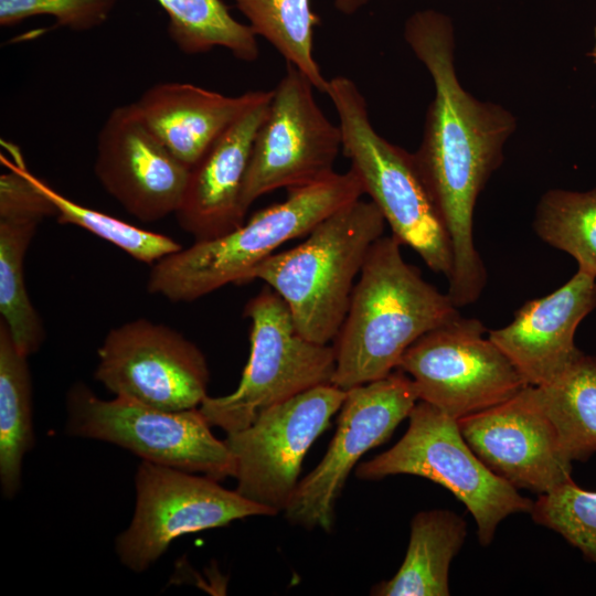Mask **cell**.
<instances>
[{"label":"cell","instance_id":"cell-3","mask_svg":"<svg viewBox=\"0 0 596 596\" xmlns=\"http://www.w3.org/2000/svg\"><path fill=\"white\" fill-rule=\"evenodd\" d=\"M363 194L352 168L287 189L284 201L257 211L240 227L195 241L155 263L147 289L172 302H190L225 285L244 284L251 270L279 246L306 236L327 216Z\"/></svg>","mask_w":596,"mask_h":596},{"label":"cell","instance_id":"cell-25","mask_svg":"<svg viewBox=\"0 0 596 596\" xmlns=\"http://www.w3.org/2000/svg\"><path fill=\"white\" fill-rule=\"evenodd\" d=\"M258 36L269 42L326 94V79L313 56V30L318 17L310 9V0H234Z\"/></svg>","mask_w":596,"mask_h":596},{"label":"cell","instance_id":"cell-8","mask_svg":"<svg viewBox=\"0 0 596 596\" xmlns=\"http://www.w3.org/2000/svg\"><path fill=\"white\" fill-rule=\"evenodd\" d=\"M66 433L120 446L141 460L222 480L234 477L225 440L211 432L200 408L164 411L115 396L99 398L87 385L66 395Z\"/></svg>","mask_w":596,"mask_h":596},{"label":"cell","instance_id":"cell-23","mask_svg":"<svg viewBox=\"0 0 596 596\" xmlns=\"http://www.w3.org/2000/svg\"><path fill=\"white\" fill-rule=\"evenodd\" d=\"M570 461L596 453V356L582 353L558 376L535 386Z\"/></svg>","mask_w":596,"mask_h":596},{"label":"cell","instance_id":"cell-28","mask_svg":"<svg viewBox=\"0 0 596 596\" xmlns=\"http://www.w3.org/2000/svg\"><path fill=\"white\" fill-rule=\"evenodd\" d=\"M530 513L538 524L560 533L596 564V491L570 480L540 494Z\"/></svg>","mask_w":596,"mask_h":596},{"label":"cell","instance_id":"cell-24","mask_svg":"<svg viewBox=\"0 0 596 596\" xmlns=\"http://www.w3.org/2000/svg\"><path fill=\"white\" fill-rule=\"evenodd\" d=\"M156 1L167 12L170 38L182 52L223 47L243 61L257 58V35L248 24L236 21L221 0Z\"/></svg>","mask_w":596,"mask_h":596},{"label":"cell","instance_id":"cell-21","mask_svg":"<svg viewBox=\"0 0 596 596\" xmlns=\"http://www.w3.org/2000/svg\"><path fill=\"white\" fill-rule=\"evenodd\" d=\"M467 535L466 522L448 510L418 512L411 523L405 558L397 573L375 585L377 596H448L449 566Z\"/></svg>","mask_w":596,"mask_h":596},{"label":"cell","instance_id":"cell-5","mask_svg":"<svg viewBox=\"0 0 596 596\" xmlns=\"http://www.w3.org/2000/svg\"><path fill=\"white\" fill-rule=\"evenodd\" d=\"M326 94L339 118L342 152L392 235L449 280L454 270L450 238L414 155L376 132L365 99L351 78L340 75L329 79Z\"/></svg>","mask_w":596,"mask_h":596},{"label":"cell","instance_id":"cell-6","mask_svg":"<svg viewBox=\"0 0 596 596\" xmlns=\"http://www.w3.org/2000/svg\"><path fill=\"white\" fill-rule=\"evenodd\" d=\"M244 317L251 322V350L236 390L207 395L199 406L207 423L226 434L247 427L274 405L330 384L336 370L334 348L302 337L286 302L269 286L249 299Z\"/></svg>","mask_w":596,"mask_h":596},{"label":"cell","instance_id":"cell-15","mask_svg":"<svg viewBox=\"0 0 596 596\" xmlns=\"http://www.w3.org/2000/svg\"><path fill=\"white\" fill-rule=\"evenodd\" d=\"M473 453L517 489L547 493L572 480V461L543 409L535 386L511 398L457 419Z\"/></svg>","mask_w":596,"mask_h":596},{"label":"cell","instance_id":"cell-13","mask_svg":"<svg viewBox=\"0 0 596 596\" xmlns=\"http://www.w3.org/2000/svg\"><path fill=\"white\" fill-rule=\"evenodd\" d=\"M417 401L413 380L398 369L347 390L328 450L299 480L284 510L286 519L304 528L330 531L334 505L350 471L366 451L390 438Z\"/></svg>","mask_w":596,"mask_h":596},{"label":"cell","instance_id":"cell-19","mask_svg":"<svg viewBox=\"0 0 596 596\" xmlns=\"http://www.w3.org/2000/svg\"><path fill=\"white\" fill-rule=\"evenodd\" d=\"M273 91L244 111L190 168L182 201L174 213L195 241L222 236L245 222L242 191L253 143Z\"/></svg>","mask_w":596,"mask_h":596},{"label":"cell","instance_id":"cell-30","mask_svg":"<svg viewBox=\"0 0 596 596\" xmlns=\"http://www.w3.org/2000/svg\"><path fill=\"white\" fill-rule=\"evenodd\" d=\"M369 0H334L337 9L344 14H352L361 9Z\"/></svg>","mask_w":596,"mask_h":596},{"label":"cell","instance_id":"cell-4","mask_svg":"<svg viewBox=\"0 0 596 596\" xmlns=\"http://www.w3.org/2000/svg\"><path fill=\"white\" fill-rule=\"evenodd\" d=\"M385 223L375 203L360 198L322 220L299 245L256 265L246 283L264 281L286 302L302 337L328 344L339 333L355 280Z\"/></svg>","mask_w":596,"mask_h":596},{"label":"cell","instance_id":"cell-20","mask_svg":"<svg viewBox=\"0 0 596 596\" xmlns=\"http://www.w3.org/2000/svg\"><path fill=\"white\" fill-rule=\"evenodd\" d=\"M266 91L225 96L188 83H160L135 103L157 138L187 167H193L212 143Z\"/></svg>","mask_w":596,"mask_h":596},{"label":"cell","instance_id":"cell-11","mask_svg":"<svg viewBox=\"0 0 596 596\" xmlns=\"http://www.w3.org/2000/svg\"><path fill=\"white\" fill-rule=\"evenodd\" d=\"M313 88L287 63L253 143L242 191L245 211L266 193L307 185L336 172L341 130L318 106Z\"/></svg>","mask_w":596,"mask_h":596},{"label":"cell","instance_id":"cell-16","mask_svg":"<svg viewBox=\"0 0 596 596\" xmlns=\"http://www.w3.org/2000/svg\"><path fill=\"white\" fill-rule=\"evenodd\" d=\"M94 170L106 192L147 223L177 212L190 172L147 127L132 103L116 107L106 118Z\"/></svg>","mask_w":596,"mask_h":596},{"label":"cell","instance_id":"cell-17","mask_svg":"<svg viewBox=\"0 0 596 596\" xmlns=\"http://www.w3.org/2000/svg\"><path fill=\"white\" fill-rule=\"evenodd\" d=\"M595 308L596 277L577 270L550 295L526 301L509 324L488 337L528 385H545L583 353L575 332Z\"/></svg>","mask_w":596,"mask_h":596},{"label":"cell","instance_id":"cell-9","mask_svg":"<svg viewBox=\"0 0 596 596\" xmlns=\"http://www.w3.org/2000/svg\"><path fill=\"white\" fill-rule=\"evenodd\" d=\"M135 489L132 519L115 542L120 563L135 573L147 571L181 535L275 514L216 479L146 460L137 467Z\"/></svg>","mask_w":596,"mask_h":596},{"label":"cell","instance_id":"cell-1","mask_svg":"<svg viewBox=\"0 0 596 596\" xmlns=\"http://www.w3.org/2000/svg\"><path fill=\"white\" fill-rule=\"evenodd\" d=\"M405 39L435 85L424 138L414 157L451 243L454 270L447 294L458 308L465 307L479 298L487 283L473 242V210L501 161L512 118L500 107L478 102L459 84L447 17L430 10L413 14L405 24Z\"/></svg>","mask_w":596,"mask_h":596},{"label":"cell","instance_id":"cell-7","mask_svg":"<svg viewBox=\"0 0 596 596\" xmlns=\"http://www.w3.org/2000/svg\"><path fill=\"white\" fill-rule=\"evenodd\" d=\"M404 436L389 450L358 465L355 476L379 480L393 475H414L448 489L477 523L486 546L498 524L512 513L531 512L533 501L489 469L461 435L457 419L419 401L409 415Z\"/></svg>","mask_w":596,"mask_h":596},{"label":"cell","instance_id":"cell-10","mask_svg":"<svg viewBox=\"0 0 596 596\" xmlns=\"http://www.w3.org/2000/svg\"><path fill=\"white\" fill-rule=\"evenodd\" d=\"M485 332L478 319L458 315L416 340L397 369L413 380L419 401L455 419L496 406L528 384Z\"/></svg>","mask_w":596,"mask_h":596},{"label":"cell","instance_id":"cell-12","mask_svg":"<svg viewBox=\"0 0 596 596\" xmlns=\"http://www.w3.org/2000/svg\"><path fill=\"white\" fill-rule=\"evenodd\" d=\"M347 391L323 384L262 412L247 427L228 433L236 491L275 514L284 511L310 446L340 411Z\"/></svg>","mask_w":596,"mask_h":596},{"label":"cell","instance_id":"cell-14","mask_svg":"<svg viewBox=\"0 0 596 596\" xmlns=\"http://www.w3.org/2000/svg\"><path fill=\"white\" fill-rule=\"evenodd\" d=\"M97 355L95 379L115 396L164 411L196 408L207 396L205 356L166 324L140 318L113 328Z\"/></svg>","mask_w":596,"mask_h":596},{"label":"cell","instance_id":"cell-29","mask_svg":"<svg viewBox=\"0 0 596 596\" xmlns=\"http://www.w3.org/2000/svg\"><path fill=\"white\" fill-rule=\"evenodd\" d=\"M118 0H0V24L51 15L58 25L86 31L100 25Z\"/></svg>","mask_w":596,"mask_h":596},{"label":"cell","instance_id":"cell-18","mask_svg":"<svg viewBox=\"0 0 596 596\" xmlns=\"http://www.w3.org/2000/svg\"><path fill=\"white\" fill-rule=\"evenodd\" d=\"M12 160L1 156L8 171L0 177V313L17 348L26 356L44 341L42 319L24 281V258L38 225L56 209L31 181L20 150L6 142Z\"/></svg>","mask_w":596,"mask_h":596},{"label":"cell","instance_id":"cell-2","mask_svg":"<svg viewBox=\"0 0 596 596\" xmlns=\"http://www.w3.org/2000/svg\"><path fill=\"white\" fill-rule=\"evenodd\" d=\"M382 235L371 246L337 336L331 383L344 391L385 377L428 331L459 315L448 294L426 281Z\"/></svg>","mask_w":596,"mask_h":596},{"label":"cell","instance_id":"cell-22","mask_svg":"<svg viewBox=\"0 0 596 596\" xmlns=\"http://www.w3.org/2000/svg\"><path fill=\"white\" fill-rule=\"evenodd\" d=\"M28 358L0 321V486L8 499L21 487L23 460L34 445Z\"/></svg>","mask_w":596,"mask_h":596},{"label":"cell","instance_id":"cell-31","mask_svg":"<svg viewBox=\"0 0 596 596\" xmlns=\"http://www.w3.org/2000/svg\"><path fill=\"white\" fill-rule=\"evenodd\" d=\"M590 56L593 57L594 62L596 63V29H595V41H594V46H593V50L590 52Z\"/></svg>","mask_w":596,"mask_h":596},{"label":"cell","instance_id":"cell-27","mask_svg":"<svg viewBox=\"0 0 596 596\" xmlns=\"http://www.w3.org/2000/svg\"><path fill=\"white\" fill-rule=\"evenodd\" d=\"M31 181L44 193L56 209L61 224L82 227L102 240L117 246L137 260L155 264L178 252L182 246L168 235L148 231L111 215L84 206L64 196L45 181L28 170Z\"/></svg>","mask_w":596,"mask_h":596},{"label":"cell","instance_id":"cell-26","mask_svg":"<svg viewBox=\"0 0 596 596\" xmlns=\"http://www.w3.org/2000/svg\"><path fill=\"white\" fill-rule=\"evenodd\" d=\"M533 228L543 242L574 257L578 270L596 277V188L546 192Z\"/></svg>","mask_w":596,"mask_h":596}]
</instances>
